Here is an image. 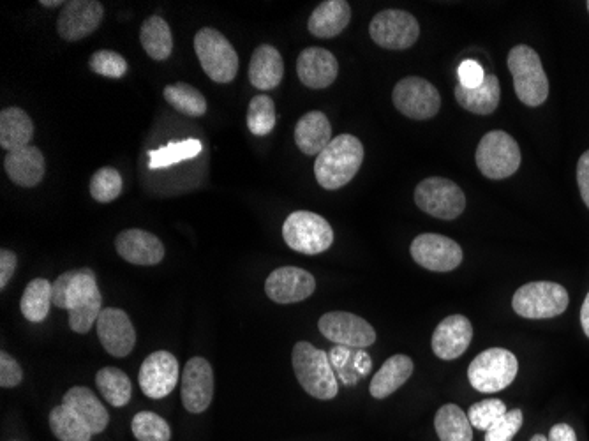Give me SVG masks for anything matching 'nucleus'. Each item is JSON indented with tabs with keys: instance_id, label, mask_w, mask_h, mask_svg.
Here are the masks:
<instances>
[{
	"instance_id": "obj_1",
	"label": "nucleus",
	"mask_w": 589,
	"mask_h": 441,
	"mask_svg": "<svg viewBox=\"0 0 589 441\" xmlns=\"http://www.w3.org/2000/svg\"><path fill=\"white\" fill-rule=\"evenodd\" d=\"M364 145L357 136L339 135L321 150L314 163V175L323 189L336 191L350 184L364 163Z\"/></svg>"
},
{
	"instance_id": "obj_2",
	"label": "nucleus",
	"mask_w": 589,
	"mask_h": 441,
	"mask_svg": "<svg viewBox=\"0 0 589 441\" xmlns=\"http://www.w3.org/2000/svg\"><path fill=\"white\" fill-rule=\"evenodd\" d=\"M291 364L300 387L306 390L309 396L321 401H329L337 396L339 387L336 373L330 364L329 355L323 350L314 348L313 344L306 341H300L293 346Z\"/></svg>"
},
{
	"instance_id": "obj_3",
	"label": "nucleus",
	"mask_w": 589,
	"mask_h": 441,
	"mask_svg": "<svg viewBox=\"0 0 589 441\" xmlns=\"http://www.w3.org/2000/svg\"><path fill=\"white\" fill-rule=\"evenodd\" d=\"M508 69L522 105L537 108L549 98V80L538 53L526 45H517L508 53Z\"/></svg>"
},
{
	"instance_id": "obj_4",
	"label": "nucleus",
	"mask_w": 589,
	"mask_h": 441,
	"mask_svg": "<svg viewBox=\"0 0 589 441\" xmlns=\"http://www.w3.org/2000/svg\"><path fill=\"white\" fill-rule=\"evenodd\" d=\"M284 242L302 255H320L334 244V230L325 217L307 210H297L286 217Z\"/></svg>"
},
{
	"instance_id": "obj_5",
	"label": "nucleus",
	"mask_w": 589,
	"mask_h": 441,
	"mask_svg": "<svg viewBox=\"0 0 589 441\" xmlns=\"http://www.w3.org/2000/svg\"><path fill=\"white\" fill-rule=\"evenodd\" d=\"M194 52L200 59L205 75L216 83H230L239 71V55L232 43L216 29L198 30L194 36Z\"/></svg>"
},
{
	"instance_id": "obj_6",
	"label": "nucleus",
	"mask_w": 589,
	"mask_h": 441,
	"mask_svg": "<svg viewBox=\"0 0 589 441\" xmlns=\"http://www.w3.org/2000/svg\"><path fill=\"white\" fill-rule=\"evenodd\" d=\"M475 161L487 179H508L521 166V149L514 136L505 131H491L478 143Z\"/></svg>"
},
{
	"instance_id": "obj_7",
	"label": "nucleus",
	"mask_w": 589,
	"mask_h": 441,
	"mask_svg": "<svg viewBox=\"0 0 589 441\" xmlns=\"http://www.w3.org/2000/svg\"><path fill=\"white\" fill-rule=\"evenodd\" d=\"M519 373V362L505 348H489L480 353L468 367L471 387L482 394L507 389Z\"/></svg>"
},
{
	"instance_id": "obj_8",
	"label": "nucleus",
	"mask_w": 589,
	"mask_h": 441,
	"mask_svg": "<svg viewBox=\"0 0 589 441\" xmlns=\"http://www.w3.org/2000/svg\"><path fill=\"white\" fill-rule=\"evenodd\" d=\"M568 302L570 297L563 286L551 281H535L515 292L512 306L522 318L545 320L565 313Z\"/></svg>"
},
{
	"instance_id": "obj_9",
	"label": "nucleus",
	"mask_w": 589,
	"mask_h": 441,
	"mask_svg": "<svg viewBox=\"0 0 589 441\" xmlns=\"http://www.w3.org/2000/svg\"><path fill=\"white\" fill-rule=\"evenodd\" d=\"M415 203L418 209L429 216L452 221L466 209L463 189L450 179L429 177L422 180L415 189Z\"/></svg>"
},
{
	"instance_id": "obj_10",
	"label": "nucleus",
	"mask_w": 589,
	"mask_h": 441,
	"mask_svg": "<svg viewBox=\"0 0 589 441\" xmlns=\"http://www.w3.org/2000/svg\"><path fill=\"white\" fill-rule=\"evenodd\" d=\"M369 34L381 48L406 50L417 43L420 25L417 18L408 11L385 9L371 20Z\"/></svg>"
},
{
	"instance_id": "obj_11",
	"label": "nucleus",
	"mask_w": 589,
	"mask_h": 441,
	"mask_svg": "<svg viewBox=\"0 0 589 441\" xmlns=\"http://www.w3.org/2000/svg\"><path fill=\"white\" fill-rule=\"evenodd\" d=\"M392 101L397 110L408 119H433L441 108L440 92L433 83L420 76H408L397 82Z\"/></svg>"
},
{
	"instance_id": "obj_12",
	"label": "nucleus",
	"mask_w": 589,
	"mask_h": 441,
	"mask_svg": "<svg viewBox=\"0 0 589 441\" xmlns=\"http://www.w3.org/2000/svg\"><path fill=\"white\" fill-rule=\"evenodd\" d=\"M321 334L332 343L346 348H367L376 341V330L357 314L332 311L323 314L318 322Z\"/></svg>"
},
{
	"instance_id": "obj_13",
	"label": "nucleus",
	"mask_w": 589,
	"mask_h": 441,
	"mask_svg": "<svg viewBox=\"0 0 589 441\" xmlns=\"http://www.w3.org/2000/svg\"><path fill=\"white\" fill-rule=\"evenodd\" d=\"M410 251L420 267L433 272H450L463 263V247L438 233L418 235Z\"/></svg>"
},
{
	"instance_id": "obj_14",
	"label": "nucleus",
	"mask_w": 589,
	"mask_h": 441,
	"mask_svg": "<svg viewBox=\"0 0 589 441\" xmlns=\"http://www.w3.org/2000/svg\"><path fill=\"white\" fill-rule=\"evenodd\" d=\"M179 376V360L175 359L173 353L161 350L150 353L149 357L143 360L138 382L145 396L150 399H163L170 396L177 387Z\"/></svg>"
},
{
	"instance_id": "obj_15",
	"label": "nucleus",
	"mask_w": 589,
	"mask_h": 441,
	"mask_svg": "<svg viewBox=\"0 0 589 441\" xmlns=\"http://www.w3.org/2000/svg\"><path fill=\"white\" fill-rule=\"evenodd\" d=\"M180 397L189 413H202L209 408L214 397V371L209 360L203 357L189 359L182 373Z\"/></svg>"
},
{
	"instance_id": "obj_16",
	"label": "nucleus",
	"mask_w": 589,
	"mask_h": 441,
	"mask_svg": "<svg viewBox=\"0 0 589 441\" xmlns=\"http://www.w3.org/2000/svg\"><path fill=\"white\" fill-rule=\"evenodd\" d=\"M97 336L106 352L122 359L133 352L136 344V330L126 311L117 307H106L96 323Z\"/></svg>"
},
{
	"instance_id": "obj_17",
	"label": "nucleus",
	"mask_w": 589,
	"mask_h": 441,
	"mask_svg": "<svg viewBox=\"0 0 589 441\" xmlns=\"http://www.w3.org/2000/svg\"><path fill=\"white\" fill-rule=\"evenodd\" d=\"M105 8L97 0H71L60 11V38L66 41H80L87 38L103 22Z\"/></svg>"
},
{
	"instance_id": "obj_18",
	"label": "nucleus",
	"mask_w": 589,
	"mask_h": 441,
	"mask_svg": "<svg viewBox=\"0 0 589 441\" xmlns=\"http://www.w3.org/2000/svg\"><path fill=\"white\" fill-rule=\"evenodd\" d=\"M316 290L313 274L299 267L276 269L265 281V292L277 304H297L309 299Z\"/></svg>"
},
{
	"instance_id": "obj_19",
	"label": "nucleus",
	"mask_w": 589,
	"mask_h": 441,
	"mask_svg": "<svg viewBox=\"0 0 589 441\" xmlns=\"http://www.w3.org/2000/svg\"><path fill=\"white\" fill-rule=\"evenodd\" d=\"M473 325L463 314H452L441 320L433 334V352L438 359H459L471 344Z\"/></svg>"
},
{
	"instance_id": "obj_20",
	"label": "nucleus",
	"mask_w": 589,
	"mask_h": 441,
	"mask_svg": "<svg viewBox=\"0 0 589 441\" xmlns=\"http://www.w3.org/2000/svg\"><path fill=\"white\" fill-rule=\"evenodd\" d=\"M297 73H299L300 82L309 89H327L336 82L339 64L334 53L325 48L311 46L300 53L297 60Z\"/></svg>"
},
{
	"instance_id": "obj_21",
	"label": "nucleus",
	"mask_w": 589,
	"mask_h": 441,
	"mask_svg": "<svg viewBox=\"0 0 589 441\" xmlns=\"http://www.w3.org/2000/svg\"><path fill=\"white\" fill-rule=\"evenodd\" d=\"M115 247L120 258L133 265L150 267L163 262L165 258L163 242L145 230H126L120 233L115 240Z\"/></svg>"
},
{
	"instance_id": "obj_22",
	"label": "nucleus",
	"mask_w": 589,
	"mask_h": 441,
	"mask_svg": "<svg viewBox=\"0 0 589 441\" xmlns=\"http://www.w3.org/2000/svg\"><path fill=\"white\" fill-rule=\"evenodd\" d=\"M99 293L96 274L90 269L69 270L53 283V306L73 309Z\"/></svg>"
},
{
	"instance_id": "obj_23",
	"label": "nucleus",
	"mask_w": 589,
	"mask_h": 441,
	"mask_svg": "<svg viewBox=\"0 0 589 441\" xmlns=\"http://www.w3.org/2000/svg\"><path fill=\"white\" fill-rule=\"evenodd\" d=\"M9 179L20 187H36L45 177V156L38 147L11 150L4 159Z\"/></svg>"
},
{
	"instance_id": "obj_24",
	"label": "nucleus",
	"mask_w": 589,
	"mask_h": 441,
	"mask_svg": "<svg viewBox=\"0 0 589 441\" xmlns=\"http://www.w3.org/2000/svg\"><path fill=\"white\" fill-rule=\"evenodd\" d=\"M350 20L351 8L346 0H325L314 9L307 29L316 38L332 39L350 25Z\"/></svg>"
},
{
	"instance_id": "obj_25",
	"label": "nucleus",
	"mask_w": 589,
	"mask_h": 441,
	"mask_svg": "<svg viewBox=\"0 0 589 441\" xmlns=\"http://www.w3.org/2000/svg\"><path fill=\"white\" fill-rule=\"evenodd\" d=\"M284 62L277 48L261 45L254 50L249 64V80L258 90H274L283 82Z\"/></svg>"
},
{
	"instance_id": "obj_26",
	"label": "nucleus",
	"mask_w": 589,
	"mask_h": 441,
	"mask_svg": "<svg viewBox=\"0 0 589 441\" xmlns=\"http://www.w3.org/2000/svg\"><path fill=\"white\" fill-rule=\"evenodd\" d=\"M332 142V126L327 115L309 112L295 126V143L306 156H320L321 150Z\"/></svg>"
},
{
	"instance_id": "obj_27",
	"label": "nucleus",
	"mask_w": 589,
	"mask_h": 441,
	"mask_svg": "<svg viewBox=\"0 0 589 441\" xmlns=\"http://www.w3.org/2000/svg\"><path fill=\"white\" fill-rule=\"evenodd\" d=\"M62 403L68 404L71 410L78 413V417L87 424L92 434L105 431L110 424V415L103 403L97 399L96 394L87 387H73L64 394Z\"/></svg>"
},
{
	"instance_id": "obj_28",
	"label": "nucleus",
	"mask_w": 589,
	"mask_h": 441,
	"mask_svg": "<svg viewBox=\"0 0 589 441\" xmlns=\"http://www.w3.org/2000/svg\"><path fill=\"white\" fill-rule=\"evenodd\" d=\"M413 374V360L408 355H394L385 360V364L374 374L371 382V396L374 399H385L401 389Z\"/></svg>"
},
{
	"instance_id": "obj_29",
	"label": "nucleus",
	"mask_w": 589,
	"mask_h": 441,
	"mask_svg": "<svg viewBox=\"0 0 589 441\" xmlns=\"http://www.w3.org/2000/svg\"><path fill=\"white\" fill-rule=\"evenodd\" d=\"M455 99L464 110L477 115H491L500 105L501 87L498 76L485 75V80L477 89L455 87Z\"/></svg>"
},
{
	"instance_id": "obj_30",
	"label": "nucleus",
	"mask_w": 589,
	"mask_h": 441,
	"mask_svg": "<svg viewBox=\"0 0 589 441\" xmlns=\"http://www.w3.org/2000/svg\"><path fill=\"white\" fill-rule=\"evenodd\" d=\"M34 136V124L22 108H4L0 112V145L2 149L18 150L29 145Z\"/></svg>"
},
{
	"instance_id": "obj_31",
	"label": "nucleus",
	"mask_w": 589,
	"mask_h": 441,
	"mask_svg": "<svg viewBox=\"0 0 589 441\" xmlns=\"http://www.w3.org/2000/svg\"><path fill=\"white\" fill-rule=\"evenodd\" d=\"M143 50L150 59L166 60L173 52V36L170 25L161 16H150L143 22L140 30Z\"/></svg>"
},
{
	"instance_id": "obj_32",
	"label": "nucleus",
	"mask_w": 589,
	"mask_h": 441,
	"mask_svg": "<svg viewBox=\"0 0 589 441\" xmlns=\"http://www.w3.org/2000/svg\"><path fill=\"white\" fill-rule=\"evenodd\" d=\"M52 304L53 285L48 279L38 277V279H32L29 285L25 286L20 309L29 322H45L46 316L50 314Z\"/></svg>"
},
{
	"instance_id": "obj_33",
	"label": "nucleus",
	"mask_w": 589,
	"mask_h": 441,
	"mask_svg": "<svg viewBox=\"0 0 589 441\" xmlns=\"http://www.w3.org/2000/svg\"><path fill=\"white\" fill-rule=\"evenodd\" d=\"M434 427L441 441H473V426L468 413H464L457 404L441 406L436 413Z\"/></svg>"
},
{
	"instance_id": "obj_34",
	"label": "nucleus",
	"mask_w": 589,
	"mask_h": 441,
	"mask_svg": "<svg viewBox=\"0 0 589 441\" xmlns=\"http://www.w3.org/2000/svg\"><path fill=\"white\" fill-rule=\"evenodd\" d=\"M96 385L106 401L115 408H122L131 401L133 385L129 376L119 367H103L96 374Z\"/></svg>"
},
{
	"instance_id": "obj_35",
	"label": "nucleus",
	"mask_w": 589,
	"mask_h": 441,
	"mask_svg": "<svg viewBox=\"0 0 589 441\" xmlns=\"http://www.w3.org/2000/svg\"><path fill=\"white\" fill-rule=\"evenodd\" d=\"M50 429L60 441H90L94 436L87 424L68 404H59L50 413Z\"/></svg>"
},
{
	"instance_id": "obj_36",
	"label": "nucleus",
	"mask_w": 589,
	"mask_h": 441,
	"mask_svg": "<svg viewBox=\"0 0 589 441\" xmlns=\"http://www.w3.org/2000/svg\"><path fill=\"white\" fill-rule=\"evenodd\" d=\"M166 103L172 105L177 112L189 117H202L207 113V99L203 98L200 90L194 89L189 83L179 82L168 85L163 90Z\"/></svg>"
},
{
	"instance_id": "obj_37",
	"label": "nucleus",
	"mask_w": 589,
	"mask_h": 441,
	"mask_svg": "<svg viewBox=\"0 0 589 441\" xmlns=\"http://www.w3.org/2000/svg\"><path fill=\"white\" fill-rule=\"evenodd\" d=\"M202 152V142L196 138H187L182 142L168 143L161 149L150 150L149 166L150 168H168V166L177 165L180 161H186L191 157L198 156Z\"/></svg>"
},
{
	"instance_id": "obj_38",
	"label": "nucleus",
	"mask_w": 589,
	"mask_h": 441,
	"mask_svg": "<svg viewBox=\"0 0 589 441\" xmlns=\"http://www.w3.org/2000/svg\"><path fill=\"white\" fill-rule=\"evenodd\" d=\"M276 105L267 94H258L247 108V128L256 136H267L276 128Z\"/></svg>"
},
{
	"instance_id": "obj_39",
	"label": "nucleus",
	"mask_w": 589,
	"mask_h": 441,
	"mask_svg": "<svg viewBox=\"0 0 589 441\" xmlns=\"http://www.w3.org/2000/svg\"><path fill=\"white\" fill-rule=\"evenodd\" d=\"M124 189L122 175L112 166L99 168L90 179V196L99 203H110L119 198Z\"/></svg>"
},
{
	"instance_id": "obj_40",
	"label": "nucleus",
	"mask_w": 589,
	"mask_h": 441,
	"mask_svg": "<svg viewBox=\"0 0 589 441\" xmlns=\"http://www.w3.org/2000/svg\"><path fill=\"white\" fill-rule=\"evenodd\" d=\"M131 429L138 441H170L172 438L168 422L152 412L136 413Z\"/></svg>"
},
{
	"instance_id": "obj_41",
	"label": "nucleus",
	"mask_w": 589,
	"mask_h": 441,
	"mask_svg": "<svg viewBox=\"0 0 589 441\" xmlns=\"http://www.w3.org/2000/svg\"><path fill=\"white\" fill-rule=\"evenodd\" d=\"M101 313H103V297L99 292L82 304L69 309V327L76 334H87L96 325Z\"/></svg>"
},
{
	"instance_id": "obj_42",
	"label": "nucleus",
	"mask_w": 589,
	"mask_h": 441,
	"mask_svg": "<svg viewBox=\"0 0 589 441\" xmlns=\"http://www.w3.org/2000/svg\"><path fill=\"white\" fill-rule=\"evenodd\" d=\"M505 413H507V408H505L503 401H500V399H485V401H480V403L471 406L468 419H470L471 426L487 433Z\"/></svg>"
},
{
	"instance_id": "obj_43",
	"label": "nucleus",
	"mask_w": 589,
	"mask_h": 441,
	"mask_svg": "<svg viewBox=\"0 0 589 441\" xmlns=\"http://www.w3.org/2000/svg\"><path fill=\"white\" fill-rule=\"evenodd\" d=\"M89 66L96 75L105 78H122L127 73V60L112 50H99L92 53Z\"/></svg>"
},
{
	"instance_id": "obj_44",
	"label": "nucleus",
	"mask_w": 589,
	"mask_h": 441,
	"mask_svg": "<svg viewBox=\"0 0 589 441\" xmlns=\"http://www.w3.org/2000/svg\"><path fill=\"white\" fill-rule=\"evenodd\" d=\"M522 427L521 410H512L501 417L487 433L485 441H512Z\"/></svg>"
},
{
	"instance_id": "obj_45",
	"label": "nucleus",
	"mask_w": 589,
	"mask_h": 441,
	"mask_svg": "<svg viewBox=\"0 0 589 441\" xmlns=\"http://www.w3.org/2000/svg\"><path fill=\"white\" fill-rule=\"evenodd\" d=\"M22 380L23 371L20 364L8 353H0V387L13 389V387H18Z\"/></svg>"
},
{
	"instance_id": "obj_46",
	"label": "nucleus",
	"mask_w": 589,
	"mask_h": 441,
	"mask_svg": "<svg viewBox=\"0 0 589 441\" xmlns=\"http://www.w3.org/2000/svg\"><path fill=\"white\" fill-rule=\"evenodd\" d=\"M459 85L464 89H477L485 80V71L475 60H464L459 66Z\"/></svg>"
},
{
	"instance_id": "obj_47",
	"label": "nucleus",
	"mask_w": 589,
	"mask_h": 441,
	"mask_svg": "<svg viewBox=\"0 0 589 441\" xmlns=\"http://www.w3.org/2000/svg\"><path fill=\"white\" fill-rule=\"evenodd\" d=\"M18 258L9 249H0V290H6L11 277L15 274Z\"/></svg>"
},
{
	"instance_id": "obj_48",
	"label": "nucleus",
	"mask_w": 589,
	"mask_h": 441,
	"mask_svg": "<svg viewBox=\"0 0 589 441\" xmlns=\"http://www.w3.org/2000/svg\"><path fill=\"white\" fill-rule=\"evenodd\" d=\"M577 184L581 189L582 202L586 203L589 209V150L582 154L577 163Z\"/></svg>"
},
{
	"instance_id": "obj_49",
	"label": "nucleus",
	"mask_w": 589,
	"mask_h": 441,
	"mask_svg": "<svg viewBox=\"0 0 589 441\" xmlns=\"http://www.w3.org/2000/svg\"><path fill=\"white\" fill-rule=\"evenodd\" d=\"M547 441H577L575 431L568 424H556L552 427Z\"/></svg>"
},
{
	"instance_id": "obj_50",
	"label": "nucleus",
	"mask_w": 589,
	"mask_h": 441,
	"mask_svg": "<svg viewBox=\"0 0 589 441\" xmlns=\"http://www.w3.org/2000/svg\"><path fill=\"white\" fill-rule=\"evenodd\" d=\"M581 325L584 334L589 337V293L586 295V299H584V304H582Z\"/></svg>"
},
{
	"instance_id": "obj_51",
	"label": "nucleus",
	"mask_w": 589,
	"mask_h": 441,
	"mask_svg": "<svg viewBox=\"0 0 589 441\" xmlns=\"http://www.w3.org/2000/svg\"><path fill=\"white\" fill-rule=\"evenodd\" d=\"M39 4H41V6H45V8H55V6H66V2H62V0H41Z\"/></svg>"
},
{
	"instance_id": "obj_52",
	"label": "nucleus",
	"mask_w": 589,
	"mask_h": 441,
	"mask_svg": "<svg viewBox=\"0 0 589 441\" xmlns=\"http://www.w3.org/2000/svg\"><path fill=\"white\" fill-rule=\"evenodd\" d=\"M530 441H547V438H545L544 434H535Z\"/></svg>"
},
{
	"instance_id": "obj_53",
	"label": "nucleus",
	"mask_w": 589,
	"mask_h": 441,
	"mask_svg": "<svg viewBox=\"0 0 589 441\" xmlns=\"http://www.w3.org/2000/svg\"><path fill=\"white\" fill-rule=\"evenodd\" d=\"M586 6H588V11H589V2H588V4H586Z\"/></svg>"
}]
</instances>
